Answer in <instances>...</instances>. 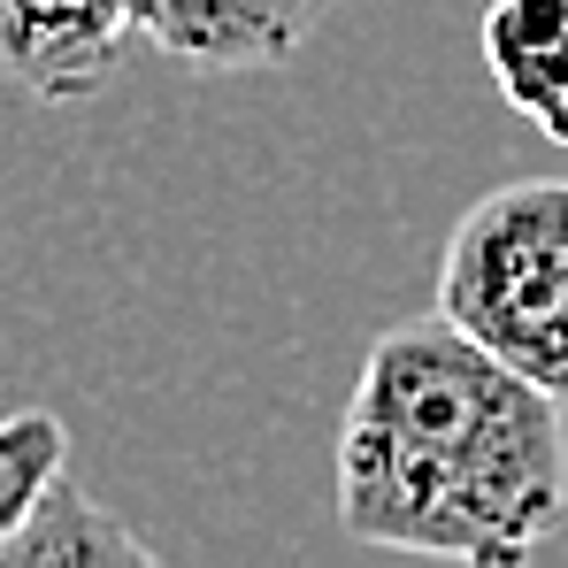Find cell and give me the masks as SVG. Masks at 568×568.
<instances>
[{
	"mask_svg": "<svg viewBox=\"0 0 568 568\" xmlns=\"http://www.w3.org/2000/svg\"><path fill=\"white\" fill-rule=\"evenodd\" d=\"M338 0H139V39L192 70H277Z\"/></svg>",
	"mask_w": 568,
	"mask_h": 568,
	"instance_id": "4",
	"label": "cell"
},
{
	"mask_svg": "<svg viewBox=\"0 0 568 568\" xmlns=\"http://www.w3.org/2000/svg\"><path fill=\"white\" fill-rule=\"evenodd\" d=\"M139 39V0H0V100H93Z\"/></svg>",
	"mask_w": 568,
	"mask_h": 568,
	"instance_id": "3",
	"label": "cell"
},
{
	"mask_svg": "<svg viewBox=\"0 0 568 568\" xmlns=\"http://www.w3.org/2000/svg\"><path fill=\"white\" fill-rule=\"evenodd\" d=\"M438 315L568 407V178H515L454 223Z\"/></svg>",
	"mask_w": 568,
	"mask_h": 568,
	"instance_id": "2",
	"label": "cell"
},
{
	"mask_svg": "<svg viewBox=\"0 0 568 568\" xmlns=\"http://www.w3.org/2000/svg\"><path fill=\"white\" fill-rule=\"evenodd\" d=\"M568 515L561 399L446 315L377 331L338 423L346 538L423 561L523 568Z\"/></svg>",
	"mask_w": 568,
	"mask_h": 568,
	"instance_id": "1",
	"label": "cell"
},
{
	"mask_svg": "<svg viewBox=\"0 0 568 568\" xmlns=\"http://www.w3.org/2000/svg\"><path fill=\"white\" fill-rule=\"evenodd\" d=\"M62 462H70L62 415H47V407L0 415V554H8V538L31 523V507L47 499V484L62 476Z\"/></svg>",
	"mask_w": 568,
	"mask_h": 568,
	"instance_id": "7",
	"label": "cell"
},
{
	"mask_svg": "<svg viewBox=\"0 0 568 568\" xmlns=\"http://www.w3.org/2000/svg\"><path fill=\"white\" fill-rule=\"evenodd\" d=\"M108 561L146 568V561H154V546L131 538L93 491H78L70 469L47 484V499L31 507V523H23V530L8 538V554H0V568H108Z\"/></svg>",
	"mask_w": 568,
	"mask_h": 568,
	"instance_id": "6",
	"label": "cell"
},
{
	"mask_svg": "<svg viewBox=\"0 0 568 568\" xmlns=\"http://www.w3.org/2000/svg\"><path fill=\"white\" fill-rule=\"evenodd\" d=\"M476 39L507 108L568 146V0H491L476 16Z\"/></svg>",
	"mask_w": 568,
	"mask_h": 568,
	"instance_id": "5",
	"label": "cell"
}]
</instances>
